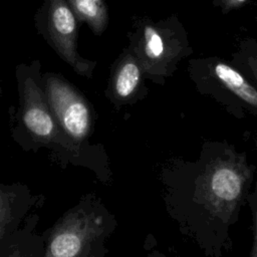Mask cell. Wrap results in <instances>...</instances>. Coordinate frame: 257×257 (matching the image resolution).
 Returning a JSON list of instances; mask_svg holds the SVG:
<instances>
[{"instance_id":"9a60e30c","label":"cell","mask_w":257,"mask_h":257,"mask_svg":"<svg viewBox=\"0 0 257 257\" xmlns=\"http://www.w3.org/2000/svg\"><path fill=\"white\" fill-rule=\"evenodd\" d=\"M11 257V256H10ZM15 257H23V256H19V255H15Z\"/></svg>"},{"instance_id":"ba28073f","label":"cell","mask_w":257,"mask_h":257,"mask_svg":"<svg viewBox=\"0 0 257 257\" xmlns=\"http://www.w3.org/2000/svg\"><path fill=\"white\" fill-rule=\"evenodd\" d=\"M145 78L140 61L127 46L111 65L107 94L117 103L134 101L146 88Z\"/></svg>"},{"instance_id":"5bb4252c","label":"cell","mask_w":257,"mask_h":257,"mask_svg":"<svg viewBox=\"0 0 257 257\" xmlns=\"http://www.w3.org/2000/svg\"><path fill=\"white\" fill-rule=\"evenodd\" d=\"M255 144H256V152H257V138H256V141H255Z\"/></svg>"},{"instance_id":"7a4b0ae2","label":"cell","mask_w":257,"mask_h":257,"mask_svg":"<svg viewBox=\"0 0 257 257\" xmlns=\"http://www.w3.org/2000/svg\"><path fill=\"white\" fill-rule=\"evenodd\" d=\"M127 38V46L140 61L145 77L158 84H164L173 76L182 60L194 51L187 30L177 14L157 21L138 17Z\"/></svg>"},{"instance_id":"4fadbf2b","label":"cell","mask_w":257,"mask_h":257,"mask_svg":"<svg viewBox=\"0 0 257 257\" xmlns=\"http://www.w3.org/2000/svg\"><path fill=\"white\" fill-rule=\"evenodd\" d=\"M210 1L216 8L220 9L223 14H228L233 10L243 7L250 0H210Z\"/></svg>"},{"instance_id":"5b68a950","label":"cell","mask_w":257,"mask_h":257,"mask_svg":"<svg viewBox=\"0 0 257 257\" xmlns=\"http://www.w3.org/2000/svg\"><path fill=\"white\" fill-rule=\"evenodd\" d=\"M53 229L44 257H92L106 233L104 217L87 205L65 214Z\"/></svg>"},{"instance_id":"7c38bea8","label":"cell","mask_w":257,"mask_h":257,"mask_svg":"<svg viewBox=\"0 0 257 257\" xmlns=\"http://www.w3.org/2000/svg\"><path fill=\"white\" fill-rule=\"evenodd\" d=\"M246 204L250 209L253 222V239L248 257H257V180L247 196Z\"/></svg>"},{"instance_id":"9c48e42d","label":"cell","mask_w":257,"mask_h":257,"mask_svg":"<svg viewBox=\"0 0 257 257\" xmlns=\"http://www.w3.org/2000/svg\"><path fill=\"white\" fill-rule=\"evenodd\" d=\"M76 19L84 22L95 35H101L108 25L104 0H66Z\"/></svg>"},{"instance_id":"30bf717a","label":"cell","mask_w":257,"mask_h":257,"mask_svg":"<svg viewBox=\"0 0 257 257\" xmlns=\"http://www.w3.org/2000/svg\"><path fill=\"white\" fill-rule=\"evenodd\" d=\"M231 62L257 86V40L245 37L237 42Z\"/></svg>"},{"instance_id":"52a82bcc","label":"cell","mask_w":257,"mask_h":257,"mask_svg":"<svg viewBox=\"0 0 257 257\" xmlns=\"http://www.w3.org/2000/svg\"><path fill=\"white\" fill-rule=\"evenodd\" d=\"M44 89L56 122L73 140L81 141L91 126V109L86 98L62 75H43Z\"/></svg>"},{"instance_id":"3957f363","label":"cell","mask_w":257,"mask_h":257,"mask_svg":"<svg viewBox=\"0 0 257 257\" xmlns=\"http://www.w3.org/2000/svg\"><path fill=\"white\" fill-rule=\"evenodd\" d=\"M187 69L197 91L214 99L230 115L257 118V86L231 61L216 55L193 57Z\"/></svg>"},{"instance_id":"6da1fadb","label":"cell","mask_w":257,"mask_h":257,"mask_svg":"<svg viewBox=\"0 0 257 257\" xmlns=\"http://www.w3.org/2000/svg\"><path fill=\"white\" fill-rule=\"evenodd\" d=\"M256 166L227 141H206L194 160L175 164L169 204L181 232L206 257L233 248L231 229L252 188Z\"/></svg>"},{"instance_id":"8fae6325","label":"cell","mask_w":257,"mask_h":257,"mask_svg":"<svg viewBox=\"0 0 257 257\" xmlns=\"http://www.w3.org/2000/svg\"><path fill=\"white\" fill-rule=\"evenodd\" d=\"M15 195L0 185V241L5 236L14 218Z\"/></svg>"},{"instance_id":"8992f818","label":"cell","mask_w":257,"mask_h":257,"mask_svg":"<svg viewBox=\"0 0 257 257\" xmlns=\"http://www.w3.org/2000/svg\"><path fill=\"white\" fill-rule=\"evenodd\" d=\"M15 75L23 124L35 139L51 141L56 135L57 122L45 93L40 61L17 64Z\"/></svg>"},{"instance_id":"277c9868","label":"cell","mask_w":257,"mask_h":257,"mask_svg":"<svg viewBox=\"0 0 257 257\" xmlns=\"http://www.w3.org/2000/svg\"><path fill=\"white\" fill-rule=\"evenodd\" d=\"M35 27L57 55L79 75L91 78L96 61L77 50L78 23L66 0H44L34 16Z\"/></svg>"},{"instance_id":"2e32d148","label":"cell","mask_w":257,"mask_h":257,"mask_svg":"<svg viewBox=\"0 0 257 257\" xmlns=\"http://www.w3.org/2000/svg\"><path fill=\"white\" fill-rule=\"evenodd\" d=\"M160 257H164V256H160Z\"/></svg>"}]
</instances>
